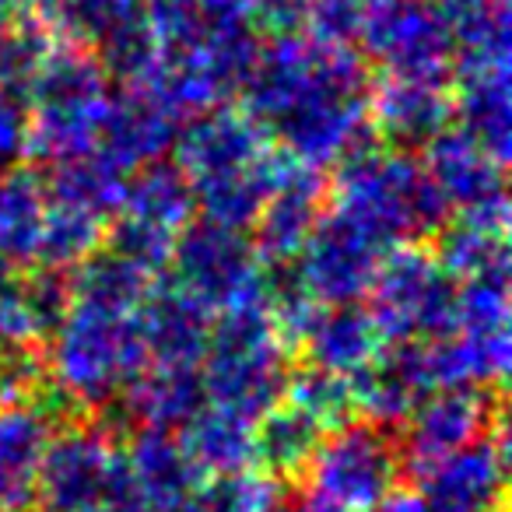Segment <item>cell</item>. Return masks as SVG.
Returning a JSON list of instances; mask_svg holds the SVG:
<instances>
[{"label":"cell","instance_id":"obj_1","mask_svg":"<svg viewBox=\"0 0 512 512\" xmlns=\"http://www.w3.org/2000/svg\"><path fill=\"white\" fill-rule=\"evenodd\" d=\"M249 120L285 144V155L320 172L369 148L372 78L348 46L313 36H274L246 78Z\"/></svg>","mask_w":512,"mask_h":512},{"label":"cell","instance_id":"obj_2","mask_svg":"<svg viewBox=\"0 0 512 512\" xmlns=\"http://www.w3.org/2000/svg\"><path fill=\"white\" fill-rule=\"evenodd\" d=\"M151 274L137 271L113 249H95L67 281L64 316L53 327L50 365L60 390L85 407H106L148 369L141 302Z\"/></svg>","mask_w":512,"mask_h":512},{"label":"cell","instance_id":"obj_3","mask_svg":"<svg viewBox=\"0 0 512 512\" xmlns=\"http://www.w3.org/2000/svg\"><path fill=\"white\" fill-rule=\"evenodd\" d=\"M176 148V165L204 218L246 232L271 193L281 158L267 148L264 130L242 113L207 109L176 137Z\"/></svg>","mask_w":512,"mask_h":512},{"label":"cell","instance_id":"obj_4","mask_svg":"<svg viewBox=\"0 0 512 512\" xmlns=\"http://www.w3.org/2000/svg\"><path fill=\"white\" fill-rule=\"evenodd\" d=\"M334 211L348 214L355 225L393 249L439 232L449 207L421 162L362 148L341 162Z\"/></svg>","mask_w":512,"mask_h":512},{"label":"cell","instance_id":"obj_5","mask_svg":"<svg viewBox=\"0 0 512 512\" xmlns=\"http://www.w3.org/2000/svg\"><path fill=\"white\" fill-rule=\"evenodd\" d=\"M288 337L267 306H242L211 323L200 383L207 404L242 418H264L288 386Z\"/></svg>","mask_w":512,"mask_h":512},{"label":"cell","instance_id":"obj_6","mask_svg":"<svg viewBox=\"0 0 512 512\" xmlns=\"http://www.w3.org/2000/svg\"><path fill=\"white\" fill-rule=\"evenodd\" d=\"M106 78V67L95 53H88V46L67 43L64 50L53 46L25 88L32 109L25 148H32L46 162H64L92 151L109 102Z\"/></svg>","mask_w":512,"mask_h":512},{"label":"cell","instance_id":"obj_7","mask_svg":"<svg viewBox=\"0 0 512 512\" xmlns=\"http://www.w3.org/2000/svg\"><path fill=\"white\" fill-rule=\"evenodd\" d=\"M306 498L320 512H369L397 491L400 449L379 425H337L323 435L306 467Z\"/></svg>","mask_w":512,"mask_h":512},{"label":"cell","instance_id":"obj_8","mask_svg":"<svg viewBox=\"0 0 512 512\" xmlns=\"http://www.w3.org/2000/svg\"><path fill=\"white\" fill-rule=\"evenodd\" d=\"M43 512H130V477L123 446L95 425H71L50 435L39 470Z\"/></svg>","mask_w":512,"mask_h":512},{"label":"cell","instance_id":"obj_9","mask_svg":"<svg viewBox=\"0 0 512 512\" xmlns=\"http://www.w3.org/2000/svg\"><path fill=\"white\" fill-rule=\"evenodd\" d=\"M176 285L186 288L211 316L242 306H267V267L239 228L218 221H186L172 260Z\"/></svg>","mask_w":512,"mask_h":512},{"label":"cell","instance_id":"obj_10","mask_svg":"<svg viewBox=\"0 0 512 512\" xmlns=\"http://www.w3.org/2000/svg\"><path fill=\"white\" fill-rule=\"evenodd\" d=\"M369 295V313L386 341H439L453 330L456 278L425 249L386 253Z\"/></svg>","mask_w":512,"mask_h":512},{"label":"cell","instance_id":"obj_11","mask_svg":"<svg viewBox=\"0 0 512 512\" xmlns=\"http://www.w3.org/2000/svg\"><path fill=\"white\" fill-rule=\"evenodd\" d=\"M358 39L372 64L400 78H446L456 60L449 11L432 0H372Z\"/></svg>","mask_w":512,"mask_h":512},{"label":"cell","instance_id":"obj_12","mask_svg":"<svg viewBox=\"0 0 512 512\" xmlns=\"http://www.w3.org/2000/svg\"><path fill=\"white\" fill-rule=\"evenodd\" d=\"M390 249L341 211L320 214L306 246L292 260L295 274L320 306L358 302L369 295Z\"/></svg>","mask_w":512,"mask_h":512},{"label":"cell","instance_id":"obj_13","mask_svg":"<svg viewBox=\"0 0 512 512\" xmlns=\"http://www.w3.org/2000/svg\"><path fill=\"white\" fill-rule=\"evenodd\" d=\"M425 172L439 186L446 207L484 225H505L502 158L474 141L467 130H442L428 141Z\"/></svg>","mask_w":512,"mask_h":512},{"label":"cell","instance_id":"obj_14","mask_svg":"<svg viewBox=\"0 0 512 512\" xmlns=\"http://www.w3.org/2000/svg\"><path fill=\"white\" fill-rule=\"evenodd\" d=\"M425 512H498L505 495V435L495 425L470 446L421 470L414 491Z\"/></svg>","mask_w":512,"mask_h":512},{"label":"cell","instance_id":"obj_15","mask_svg":"<svg viewBox=\"0 0 512 512\" xmlns=\"http://www.w3.org/2000/svg\"><path fill=\"white\" fill-rule=\"evenodd\" d=\"M355 386V411L372 425H400L432 390H439L432 341H390L376 358L351 379Z\"/></svg>","mask_w":512,"mask_h":512},{"label":"cell","instance_id":"obj_16","mask_svg":"<svg viewBox=\"0 0 512 512\" xmlns=\"http://www.w3.org/2000/svg\"><path fill=\"white\" fill-rule=\"evenodd\" d=\"M404 456L414 470L446 460L449 453L488 435L491 404L484 386H439L407 414Z\"/></svg>","mask_w":512,"mask_h":512},{"label":"cell","instance_id":"obj_17","mask_svg":"<svg viewBox=\"0 0 512 512\" xmlns=\"http://www.w3.org/2000/svg\"><path fill=\"white\" fill-rule=\"evenodd\" d=\"M320 197H323V186L316 169L295 162L292 155H281L271 193H267L264 207H260V214L253 221L256 225L253 249L260 256V264L264 267L292 264L323 214Z\"/></svg>","mask_w":512,"mask_h":512},{"label":"cell","instance_id":"obj_18","mask_svg":"<svg viewBox=\"0 0 512 512\" xmlns=\"http://www.w3.org/2000/svg\"><path fill=\"white\" fill-rule=\"evenodd\" d=\"M130 512H190L204 470L190 460L186 446L165 428H141L130 442Z\"/></svg>","mask_w":512,"mask_h":512},{"label":"cell","instance_id":"obj_19","mask_svg":"<svg viewBox=\"0 0 512 512\" xmlns=\"http://www.w3.org/2000/svg\"><path fill=\"white\" fill-rule=\"evenodd\" d=\"M179 120L165 106H158L148 92L130 88L120 95H109L106 113L99 123L95 151L116 162L123 172H134L148 162H158L176 144Z\"/></svg>","mask_w":512,"mask_h":512},{"label":"cell","instance_id":"obj_20","mask_svg":"<svg viewBox=\"0 0 512 512\" xmlns=\"http://www.w3.org/2000/svg\"><path fill=\"white\" fill-rule=\"evenodd\" d=\"M141 323L151 365L200 369L214 316L186 288H179L176 281L151 285L141 302Z\"/></svg>","mask_w":512,"mask_h":512},{"label":"cell","instance_id":"obj_21","mask_svg":"<svg viewBox=\"0 0 512 512\" xmlns=\"http://www.w3.org/2000/svg\"><path fill=\"white\" fill-rule=\"evenodd\" d=\"M453 92L446 78H400L386 74L372 88V127L397 144H428L449 127Z\"/></svg>","mask_w":512,"mask_h":512},{"label":"cell","instance_id":"obj_22","mask_svg":"<svg viewBox=\"0 0 512 512\" xmlns=\"http://www.w3.org/2000/svg\"><path fill=\"white\" fill-rule=\"evenodd\" d=\"M50 418L43 407L0 404V512H32L39 498V470L50 446Z\"/></svg>","mask_w":512,"mask_h":512},{"label":"cell","instance_id":"obj_23","mask_svg":"<svg viewBox=\"0 0 512 512\" xmlns=\"http://www.w3.org/2000/svg\"><path fill=\"white\" fill-rule=\"evenodd\" d=\"M299 341L306 348L309 365L348 379H355L383 348V334H379L369 306H358V302L320 306L299 334Z\"/></svg>","mask_w":512,"mask_h":512},{"label":"cell","instance_id":"obj_24","mask_svg":"<svg viewBox=\"0 0 512 512\" xmlns=\"http://www.w3.org/2000/svg\"><path fill=\"white\" fill-rule=\"evenodd\" d=\"M453 113L495 158L509 151V74L505 64H456Z\"/></svg>","mask_w":512,"mask_h":512},{"label":"cell","instance_id":"obj_25","mask_svg":"<svg viewBox=\"0 0 512 512\" xmlns=\"http://www.w3.org/2000/svg\"><path fill=\"white\" fill-rule=\"evenodd\" d=\"M179 442L186 446L190 460L204 470V477L256 467V421L225 407H200L183 425Z\"/></svg>","mask_w":512,"mask_h":512},{"label":"cell","instance_id":"obj_26","mask_svg":"<svg viewBox=\"0 0 512 512\" xmlns=\"http://www.w3.org/2000/svg\"><path fill=\"white\" fill-rule=\"evenodd\" d=\"M123 400H127L130 414L144 428H165V432L183 428L207 404L200 369H176V365H151V362L130 383Z\"/></svg>","mask_w":512,"mask_h":512},{"label":"cell","instance_id":"obj_27","mask_svg":"<svg viewBox=\"0 0 512 512\" xmlns=\"http://www.w3.org/2000/svg\"><path fill=\"white\" fill-rule=\"evenodd\" d=\"M46 207H50V193L36 172L22 165L0 169V260L8 267L36 260Z\"/></svg>","mask_w":512,"mask_h":512},{"label":"cell","instance_id":"obj_28","mask_svg":"<svg viewBox=\"0 0 512 512\" xmlns=\"http://www.w3.org/2000/svg\"><path fill=\"white\" fill-rule=\"evenodd\" d=\"M134 172L137 176L127 179V193H123V204L116 214H127V218L158 228L165 235L183 232V225L193 218V207H197L183 169L158 158V162H148Z\"/></svg>","mask_w":512,"mask_h":512},{"label":"cell","instance_id":"obj_29","mask_svg":"<svg viewBox=\"0 0 512 512\" xmlns=\"http://www.w3.org/2000/svg\"><path fill=\"white\" fill-rule=\"evenodd\" d=\"M53 204L78 207L95 218H109V214L120 211L123 193H127V172L116 162H109L102 151H85V155H74L57 162L53 179L46 186Z\"/></svg>","mask_w":512,"mask_h":512},{"label":"cell","instance_id":"obj_30","mask_svg":"<svg viewBox=\"0 0 512 512\" xmlns=\"http://www.w3.org/2000/svg\"><path fill=\"white\" fill-rule=\"evenodd\" d=\"M323 435L327 432L306 411L281 397L264 418H256V463L274 474H295L309 463Z\"/></svg>","mask_w":512,"mask_h":512},{"label":"cell","instance_id":"obj_31","mask_svg":"<svg viewBox=\"0 0 512 512\" xmlns=\"http://www.w3.org/2000/svg\"><path fill=\"white\" fill-rule=\"evenodd\" d=\"M439 260L449 274L460 281L474 278H495V274H509L505 267V242L502 225H484V221L460 218V225H442L439 228Z\"/></svg>","mask_w":512,"mask_h":512},{"label":"cell","instance_id":"obj_32","mask_svg":"<svg viewBox=\"0 0 512 512\" xmlns=\"http://www.w3.org/2000/svg\"><path fill=\"white\" fill-rule=\"evenodd\" d=\"M102 239V221L95 214H85L78 207L53 204L46 207L43 228H39L36 242V260L46 271H74L85 264L88 256L99 249Z\"/></svg>","mask_w":512,"mask_h":512},{"label":"cell","instance_id":"obj_33","mask_svg":"<svg viewBox=\"0 0 512 512\" xmlns=\"http://www.w3.org/2000/svg\"><path fill=\"white\" fill-rule=\"evenodd\" d=\"M285 400L306 411L323 432H330V428L344 425L355 411V386H351L348 376L309 365V369L288 376Z\"/></svg>","mask_w":512,"mask_h":512},{"label":"cell","instance_id":"obj_34","mask_svg":"<svg viewBox=\"0 0 512 512\" xmlns=\"http://www.w3.org/2000/svg\"><path fill=\"white\" fill-rule=\"evenodd\" d=\"M278 502V484L256 467L232 474H207L197 488L190 512H267Z\"/></svg>","mask_w":512,"mask_h":512},{"label":"cell","instance_id":"obj_35","mask_svg":"<svg viewBox=\"0 0 512 512\" xmlns=\"http://www.w3.org/2000/svg\"><path fill=\"white\" fill-rule=\"evenodd\" d=\"M372 0H309L306 29L320 43L348 46L351 39H358Z\"/></svg>","mask_w":512,"mask_h":512},{"label":"cell","instance_id":"obj_36","mask_svg":"<svg viewBox=\"0 0 512 512\" xmlns=\"http://www.w3.org/2000/svg\"><path fill=\"white\" fill-rule=\"evenodd\" d=\"M46 369L36 348H4L0 351V404H32L43 390Z\"/></svg>","mask_w":512,"mask_h":512},{"label":"cell","instance_id":"obj_37","mask_svg":"<svg viewBox=\"0 0 512 512\" xmlns=\"http://www.w3.org/2000/svg\"><path fill=\"white\" fill-rule=\"evenodd\" d=\"M29 144V113L22 106V95L0 85V169L11 165Z\"/></svg>","mask_w":512,"mask_h":512},{"label":"cell","instance_id":"obj_38","mask_svg":"<svg viewBox=\"0 0 512 512\" xmlns=\"http://www.w3.org/2000/svg\"><path fill=\"white\" fill-rule=\"evenodd\" d=\"M309 0H256L253 18L271 36H295L306 29Z\"/></svg>","mask_w":512,"mask_h":512},{"label":"cell","instance_id":"obj_39","mask_svg":"<svg viewBox=\"0 0 512 512\" xmlns=\"http://www.w3.org/2000/svg\"><path fill=\"white\" fill-rule=\"evenodd\" d=\"M369 512H425L414 491H390L379 505H372Z\"/></svg>","mask_w":512,"mask_h":512},{"label":"cell","instance_id":"obj_40","mask_svg":"<svg viewBox=\"0 0 512 512\" xmlns=\"http://www.w3.org/2000/svg\"><path fill=\"white\" fill-rule=\"evenodd\" d=\"M64 0H15L18 15H29V18H43V22H53L60 11Z\"/></svg>","mask_w":512,"mask_h":512},{"label":"cell","instance_id":"obj_41","mask_svg":"<svg viewBox=\"0 0 512 512\" xmlns=\"http://www.w3.org/2000/svg\"><path fill=\"white\" fill-rule=\"evenodd\" d=\"M267 512H320V509H316V505L302 495V498H292V502H281V498H278V502H274Z\"/></svg>","mask_w":512,"mask_h":512},{"label":"cell","instance_id":"obj_42","mask_svg":"<svg viewBox=\"0 0 512 512\" xmlns=\"http://www.w3.org/2000/svg\"><path fill=\"white\" fill-rule=\"evenodd\" d=\"M15 267H8V264H4V260H0V302H4V299H8V292H11V288H15Z\"/></svg>","mask_w":512,"mask_h":512},{"label":"cell","instance_id":"obj_43","mask_svg":"<svg viewBox=\"0 0 512 512\" xmlns=\"http://www.w3.org/2000/svg\"><path fill=\"white\" fill-rule=\"evenodd\" d=\"M92 512H120V509H92Z\"/></svg>","mask_w":512,"mask_h":512}]
</instances>
